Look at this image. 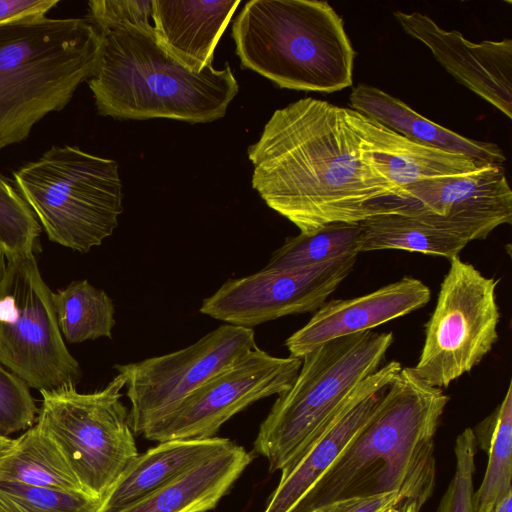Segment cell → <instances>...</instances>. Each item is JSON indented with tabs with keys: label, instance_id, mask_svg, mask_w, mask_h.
<instances>
[{
	"label": "cell",
	"instance_id": "obj_13",
	"mask_svg": "<svg viewBox=\"0 0 512 512\" xmlns=\"http://www.w3.org/2000/svg\"><path fill=\"white\" fill-rule=\"evenodd\" d=\"M358 255L300 270L262 268L227 280L199 311L229 325L253 326L317 311L350 274Z\"/></svg>",
	"mask_w": 512,
	"mask_h": 512
},
{
	"label": "cell",
	"instance_id": "obj_23",
	"mask_svg": "<svg viewBox=\"0 0 512 512\" xmlns=\"http://www.w3.org/2000/svg\"><path fill=\"white\" fill-rule=\"evenodd\" d=\"M0 482L86 494L59 446L36 424L0 448Z\"/></svg>",
	"mask_w": 512,
	"mask_h": 512
},
{
	"label": "cell",
	"instance_id": "obj_2",
	"mask_svg": "<svg viewBox=\"0 0 512 512\" xmlns=\"http://www.w3.org/2000/svg\"><path fill=\"white\" fill-rule=\"evenodd\" d=\"M448 401L413 367L402 368L367 423L291 512L388 492L421 510L435 487L434 438Z\"/></svg>",
	"mask_w": 512,
	"mask_h": 512
},
{
	"label": "cell",
	"instance_id": "obj_4",
	"mask_svg": "<svg viewBox=\"0 0 512 512\" xmlns=\"http://www.w3.org/2000/svg\"><path fill=\"white\" fill-rule=\"evenodd\" d=\"M101 34L87 18L0 23V150L26 140L94 74Z\"/></svg>",
	"mask_w": 512,
	"mask_h": 512
},
{
	"label": "cell",
	"instance_id": "obj_1",
	"mask_svg": "<svg viewBox=\"0 0 512 512\" xmlns=\"http://www.w3.org/2000/svg\"><path fill=\"white\" fill-rule=\"evenodd\" d=\"M248 157L253 189L300 233L401 211L349 108L303 98L277 109Z\"/></svg>",
	"mask_w": 512,
	"mask_h": 512
},
{
	"label": "cell",
	"instance_id": "obj_28",
	"mask_svg": "<svg viewBox=\"0 0 512 512\" xmlns=\"http://www.w3.org/2000/svg\"><path fill=\"white\" fill-rule=\"evenodd\" d=\"M40 233L41 225L14 181L0 172V248L7 259L34 254Z\"/></svg>",
	"mask_w": 512,
	"mask_h": 512
},
{
	"label": "cell",
	"instance_id": "obj_22",
	"mask_svg": "<svg viewBox=\"0 0 512 512\" xmlns=\"http://www.w3.org/2000/svg\"><path fill=\"white\" fill-rule=\"evenodd\" d=\"M235 444L118 512H207L214 509L252 462Z\"/></svg>",
	"mask_w": 512,
	"mask_h": 512
},
{
	"label": "cell",
	"instance_id": "obj_15",
	"mask_svg": "<svg viewBox=\"0 0 512 512\" xmlns=\"http://www.w3.org/2000/svg\"><path fill=\"white\" fill-rule=\"evenodd\" d=\"M391 361L362 380L325 421L307 448L281 469L279 483L263 512H291L370 419L394 376Z\"/></svg>",
	"mask_w": 512,
	"mask_h": 512
},
{
	"label": "cell",
	"instance_id": "obj_38",
	"mask_svg": "<svg viewBox=\"0 0 512 512\" xmlns=\"http://www.w3.org/2000/svg\"><path fill=\"white\" fill-rule=\"evenodd\" d=\"M8 439H9L8 437H5V436L0 434V448L6 443V441Z\"/></svg>",
	"mask_w": 512,
	"mask_h": 512
},
{
	"label": "cell",
	"instance_id": "obj_11",
	"mask_svg": "<svg viewBox=\"0 0 512 512\" xmlns=\"http://www.w3.org/2000/svg\"><path fill=\"white\" fill-rule=\"evenodd\" d=\"M255 348L253 328L224 324L175 352L116 364L126 380L133 433L142 435L208 379Z\"/></svg>",
	"mask_w": 512,
	"mask_h": 512
},
{
	"label": "cell",
	"instance_id": "obj_27",
	"mask_svg": "<svg viewBox=\"0 0 512 512\" xmlns=\"http://www.w3.org/2000/svg\"><path fill=\"white\" fill-rule=\"evenodd\" d=\"M360 222H334L311 232L289 237L275 250L266 268L300 270L338 261L357 253Z\"/></svg>",
	"mask_w": 512,
	"mask_h": 512
},
{
	"label": "cell",
	"instance_id": "obj_36",
	"mask_svg": "<svg viewBox=\"0 0 512 512\" xmlns=\"http://www.w3.org/2000/svg\"><path fill=\"white\" fill-rule=\"evenodd\" d=\"M421 510L415 504H411L408 502L403 503L402 505L389 510L388 512H420Z\"/></svg>",
	"mask_w": 512,
	"mask_h": 512
},
{
	"label": "cell",
	"instance_id": "obj_18",
	"mask_svg": "<svg viewBox=\"0 0 512 512\" xmlns=\"http://www.w3.org/2000/svg\"><path fill=\"white\" fill-rule=\"evenodd\" d=\"M350 115L380 169L398 191L401 206L403 192L409 186L426 180L469 174L488 164L464 154L412 141L352 109Z\"/></svg>",
	"mask_w": 512,
	"mask_h": 512
},
{
	"label": "cell",
	"instance_id": "obj_33",
	"mask_svg": "<svg viewBox=\"0 0 512 512\" xmlns=\"http://www.w3.org/2000/svg\"><path fill=\"white\" fill-rule=\"evenodd\" d=\"M406 501L397 492L332 501L312 512H388ZM412 504V503H411Z\"/></svg>",
	"mask_w": 512,
	"mask_h": 512
},
{
	"label": "cell",
	"instance_id": "obj_10",
	"mask_svg": "<svg viewBox=\"0 0 512 512\" xmlns=\"http://www.w3.org/2000/svg\"><path fill=\"white\" fill-rule=\"evenodd\" d=\"M498 280L488 278L459 256L450 259L424 345L413 370L427 384L448 387L471 371L498 340Z\"/></svg>",
	"mask_w": 512,
	"mask_h": 512
},
{
	"label": "cell",
	"instance_id": "obj_8",
	"mask_svg": "<svg viewBox=\"0 0 512 512\" xmlns=\"http://www.w3.org/2000/svg\"><path fill=\"white\" fill-rule=\"evenodd\" d=\"M125 377L103 389L79 393L75 385L41 391L36 425L61 449L86 494L104 498L139 455L121 401Z\"/></svg>",
	"mask_w": 512,
	"mask_h": 512
},
{
	"label": "cell",
	"instance_id": "obj_20",
	"mask_svg": "<svg viewBox=\"0 0 512 512\" xmlns=\"http://www.w3.org/2000/svg\"><path fill=\"white\" fill-rule=\"evenodd\" d=\"M232 443L217 436L158 442L127 467L103 498L98 512H118L142 500Z\"/></svg>",
	"mask_w": 512,
	"mask_h": 512
},
{
	"label": "cell",
	"instance_id": "obj_24",
	"mask_svg": "<svg viewBox=\"0 0 512 512\" xmlns=\"http://www.w3.org/2000/svg\"><path fill=\"white\" fill-rule=\"evenodd\" d=\"M357 253L375 250H403L439 255L449 260L459 256L468 242L450 232L411 216L390 213L360 222Z\"/></svg>",
	"mask_w": 512,
	"mask_h": 512
},
{
	"label": "cell",
	"instance_id": "obj_32",
	"mask_svg": "<svg viewBox=\"0 0 512 512\" xmlns=\"http://www.w3.org/2000/svg\"><path fill=\"white\" fill-rule=\"evenodd\" d=\"M152 14L153 0H92L86 18L99 31L127 27L155 33Z\"/></svg>",
	"mask_w": 512,
	"mask_h": 512
},
{
	"label": "cell",
	"instance_id": "obj_34",
	"mask_svg": "<svg viewBox=\"0 0 512 512\" xmlns=\"http://www.w3.org/2000/svg\"><path fill=\"white\" fill-rule=\"evenodd\" d=\"M59 0H0V23L32 17L46 16Z\"/></svg>",
	"mask_w": 512,
	"mask_h": 512
},
{
	"label": "cell",
	"instance_id": "obj_29",
	"mask_svg": "<svg viewBox=\"0 0 512 512\" xmlns=\"http://www.w3.org/2000/svg\"><path fill=\"white\" fill-rule=\"evenodd\" d=\"M103 498L0 482V512H98Z\"/></svg>",
	"mask_w": 512,
	"mask_h": 512
},
{
	"label": "cell",
	"instance_id": "obj_35",
	"mask_svg": "<svg viewBox=\"0 0 512 512\" xmlns=\"http://www.w3.org/2000/svg\"><path fill=\"white\" fill-rule=\"evenodd\" d=\"M491 512H512V492L502 498L491 510Z\"/></svg>",
	"mask_w": 512,
	"mask_h": 512
},
{
	"label": "cell",
	"instance_id": "obj_31",
	"mask_svg": "<svg viewBox=\"0 0 512 512\" xmlns=\"http://www.w3.org/2000/svg\"><path fill=\"white\" fill-rule=\"evenodd\" d=\"M38 411L29 386L0 363V434L32 427Z\"/></svg>",
	"mask_w": 512,
	"mask_h": 512
},
{
	"label": "cell",
	"instance_id": "obj_9",
	"mask_svg": "<svg viewBox=\"0 0 512 512\" xmlns=\"http://www.w3.org/2000/svg\"><path fill=\"white\" fill-rule=\"evenodd\" d=\"M0 363L40 392L76 386L82 376L34 254L8 260L0 286Z\"/></svg>",
	"mask_w": 512,
	"mask_h": 512
},
{
	"label": "cell",
	"instance_id": "obj_6",
	"mask_svg": "<svg viewBox=\"0 0 512 512\" xmlns=\"http://www.w3.org/2000/svg\"><path fill=\"white\" fill-rule=\"evenodd\" d=\"M393 339L391 332L369 330L330 340L302 357L293 384L278 395L254 441L270 473L307 448L350 392L379 369Z\"/></svg>",
	"mask_w": 512,
	"mask_h": 512
},
{
	"label": "cell",
	"instance_id": "obj_16",
	"mask_svg": "<svg viewBox=\"0 0 512 512\" xmlns=\"http://www.w3.org/2000/svg\"><path fill=\"white\" fill-rule=\"evenodd\" d=\"M401 28L424 44L456 81L512 117V40L474 43L459 31L445 30L420 12L394 11Z\"/></svg>",
	"mask_w": 512,
	"mask_h": 512
},
{
	"label": "cell",
	"instance_id": "obj_3",
	"mask_svg": "<svg viewBox=\"0 0 512 512\" xmlns=\"http://www.w3.org/2000/svg\"><path fill=\"white\" fill-rule=\"evenodd\" d=\"M99 32V60L87 83L102 116L212 122L225 115L238 93L228 64L197 72L170 55L155 33L127 27Z\"/></svg>",
	"mask_w": 512,
	"mask_h": 512
},
{
	"label": "cell",
	"instance_id": "obj_5",
	"mask_svg": "<svg viewBox=\"0 0 512 512\" xmlns=\"http://www.w3.org/2000/svg\"><path fill=\"white\" fill-rule=\"evenodd\" d=\"M232 36L241 66L280 88L333 93L353 84L356 52L327 1H248Z\"/></svg>",
	"mask_w": 512,
	"mask_h": 512
},
{
	"label": "cell",
	"instance_id": "obj_26",
	"mask_svg": "<svg viewBox=\"0 0 512 512\" xmlns=\"http://www.w3.org/2000/svg\"><path fill=\"white\" fill-rule=\"evenodd\" d=\"M52 301L59 329L67 342L112 338L115 307L104 290L87 280L73 281L52 292Z\"/></svg>",
	"mask_w": 512,
	"mask_h": 512
},
{
	"label": "cell",
	"instance_id": "obj_19",
	"mask_svg": "<svg viewBox=\"0 0 512 512\" xmlns=\"http://www.w3.org/2000/svg\"><path fill=\"white\" fill-rule=\"evenodd\" d=\"M239 0H153L157 42L186 67L200 72L213 63L214 49Z\"/></svg>",
	"mask_w": 512,
	"mask_h": 512
},
{
	"label": "cell",
	"instance_id": "obj_14",
	"mask_svg": "<svg viewBox=\"0 0 512 512\" xmlns=\"http://www.w3.org/2000/svg\"><path fill=\"white\" fill-rule=\"evenodd\" d=\"M400 214L469 243L485 239L495 228L512 223V190L504 167L486 164L469 174L426 180L407 187Z\"/></svg>",
	"mask_w": 512,
	"mask_h": 512
},
{
	"label": "cell",
	"instance_id": "obj_37",
	"mask_svg": "<svg viewBox=\"0 0 512 512\" xmlns=\"http://www.w3.org/2000/svg\"><path fill=\"white\" fill-rule=\"evenodd\" d=\"M8 259L5 252L0 248V286L4 280L7 270Z\"/></svg>",
	"mask_w": 512,
	"mask_h": 512
},
{
	"label": "cell",
	"instance_id": "obj_12",
	"mask_svg": "<svg viewBox=\"0 0 512 512\" xmlns=\"http://www.w3.org/2000/svg\"><path fill=\"white\" fill-rule=\"evenodd\" d=\"M301 364L302 358L273 356L257 347L208 379L142 435L157 442L214 437L249 405L288 390Z\"/></svg>",
	"mask_w": 512,
	"mask_h": 512
},
{
	"label": "cell",
	"instance_id": "obj_21",
	"mask_svg": "<svg viewBox=\"0 0 512 512\" xmlns=\"http://www.w3.org/2000/svg\"><path fill=\"white\" fill-rule=\"evenodd\" d=\"M349 105L350 109L412 141L464 154L483 163L504 167L506 162V156L497 144L470 139L445 128L377 87L358 84L350 93Z\"/></svg>",
	"mask_w": 512,
	"mask_h": 512
},
{
	"label": "cell",
	"instance_id": "obj_17",
	"mask_svg": "<svg viewBox=\"0 0 512 512\" xmlns=\"http://www.w3.org/2000/svg\"><path fill=\"white\" fill-rule=\"evenodd\" d=\"M430 296L426 284L406 276L363 296L333 299L288 337L285 346L290 356L302 358L330 340L369 331L412 313L425 306Z\"/></svg>",
	"mask_w": 512,
	"mask_h": 512
},
{
	"label": "cell",
	"instance_id": "obj_7",
	"mask_svg": "<svg viewBox=\"0 0 512 512\" xmlns=\"http://www.w3.org/2000/svg\"><path fill=\"white\" fill-rule=\"evenodd\" d=\"M13 178L52 242L86 253L118 226L123 193L115 160L53 145Z\"/></svg>",
	"mask_w": 512,
	"mask_h": 512
},
{
	"label": "cell",
	"instance_id": "obj_30",
	"mask_svg": "<svg viewBox=\"0 0 512 512\" xmlns=\"http://www.w3.org/2000/svg\"><path fill=\"white\" fill-rule=\"evenodd\" d=\"M477 445L472 428L464 429L454 446L455 471L436 512H475L474 473Z\"/></svg>",
	"mask_w": 512,
	"mask_h": 512
},
{
	"label": "cell",
	"instance_id": "obj_25",
	"mask_svg": "<svg viewBox=\"0 0 512 512\" xmlns=\"http://www.w3.org/2000/svg\"><path fill=\"white\" fill-rule=\"evenodd\" d=\"M477 448L488 456L485 474L474 491L475 512H491L512 492V386L500 404L473 429Z\"/></svg>",
	"mask_w": 512,
	"mask_h": 512
}]
</instances>
